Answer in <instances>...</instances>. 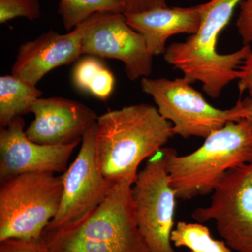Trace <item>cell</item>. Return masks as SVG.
Segmentation results:
<instances>
[{
    "label": "cell",
    "mask_w": 252,
    "mask_h": 252,
    "mask_svg": "<svg viewBox=\"0 0 252 252\" xmlns=\"http://www.w3.org/2000/svg\"><path fill=\"white\" fill-rule=\"evenodd\" d=\"M174 135L171 122L147 104L108 110L96 122V155L104 177L114 185L135 183L138 167Z\"/></svg>",
    "instance_id": "6da1fadb"
},
{
    "label": "cell",
    "mask_w": 252,
    "mask_h": 252,
    "mask_svg": "<svg viewBox=\"0 0 252 252\" xmlns=\"http://www.w3.org/2000/svg\"><path fill=\"white\" fill-rule=\"evenodd\" d=\"M243 0H210L201 4L198 32L184 42L167 46L164 59L184 73L191 84L200 81L203 91L217 98L231 81L239 79L240 67L251 54L250 45L228 54L217 52L219 35Z\"/></svg>",
    "instance_id": "7a4b0ae2"
},
{
    "label": "cell",
    "mask_w": 252,
    "mask_h": 252,
    "mask_svg": "<svg viewBox=\"0 0 252 252\" xmlns=\"http://www.w3.org/2000/svg\"><path fill=\"white\" fill-rule=\"evenodd\" d=\"M131 188L116 185L107 198L81 218L42 235L49 252H150L137 228Z\"/></svg>",
    "instance_id": "3957f363"
},
{
    "label": "cell",
    "mask_w": 252,
    "mask_h": 252,
    "mask_svg": "<svg viewBox=\"0 0 252 252\" xmlns=\"http://www.w3.org/2000/svg\"><path fill=\"white\" fill-rule=\"evenodd\" d=\"M169 182L176 197L187 200L214 192L230 169L252 162V130L246 119L214 131L186 156L162 147Z\"/></svg>",
    "instance_id": "277c9868"
},
{
    "label": "cell",
    "mask_w": 252,
    "mask_h": 252,
    "mask_svg": "<svg viewBox=\"0 0 252 252\" xmlns=\"http://www.w3.org/2000/svg\"><path fill=\"white\" fill-rule=\"evenodd\" d=\"M62 175L30 172L1 182L0 242L9 239L40 240L59 212Z\"/></svg>",
    "instance_id": "5b68a950"
},
{
    "label": "cell",
    "mask_w": 252,
    "mask_h": 252,
    "mask_svg": "<svg viewBox=\"0 0 252 252\" xmlns=\"http://www.w3.org/2000/svg\"><path fill=\"white\" fill-rule=\"evenodd\" d=\"M141 87L152 96L164 119L172 123V132L184 138H206L230 122L246 119L248 112L243 100L234 107L221 110L208 103L185 77L174 80L166 78H142Z\"/></svg>",
    "instance_id": "8992f818"
},
{
    "label": "cell",
    "mask_w": 252,
    "mask_h": 252,
    "mask_svg": "<svg viewBox=\"0 0 252 252\" xmlns=\"http://www.w3.org/2000/svg\"><path fill=\"white\" fill-rule=\"evenodd\" d=\"M137 228L150 252H176L172 246L176 194L162 149L149 158L131 188Z\"/></svg>",
    "instance_id": "52a82bcc"
},
{
    "label": "cell",
    "mask_w": 252,
    "mask_h": 252,
    "mask_svg": "<svg viewBox=\"0 0 252 252\" xmlns=\"http://www.w3.org/2000/svg\"><path fill=\"white\" fill-rule=\"evenodd\" d=\"M192 217L212 220L225 243L237 252H252V162L230 169L215 189L210 205Z\"/></svg>",
    "instance_id": "ba28073f"
},
{
    "label": "cell",
    "mask_w": 252,
    "mask_h": 252,
    "mask_svg": "<svg viewBox=\"0 0 252 252\" xmlns=\"http://www.w3.org/2000/svg\"><path fill=\"white\" fill-rule=\"evenodd\" d=\"M82 55L122 61L131 81L148 77L152 72L153 56L145 39L127 24L124 14L100 13L89 18Z\"/></svg>",
    "instance_id": "9c48e42d"
},
{
    "label": "cell",
    "mask_w": 252,
    "mask_h": 252,
    "mask_svg": "<svg viewBox=\"0 0 252 252\" xmlns=\"http://www.w3.org/2000/svg\"><path fill=\"white\" fill-rule=\"evenodd\" d=\"M95 134L96 123L83 136L77 158L62 175L61 206L46 228H56L81 218L102 203L115 187L99 168Z\"/></svg>",
    "instance_id": "30bf717a"
},
{
    "label": "cell",
    "mask_w": 252,
    "mask_h": 252,
    "mask_svg": "<svg viewBox=\"0 0 252 252\" xmlns=\"http://www.w3.org/2000/svg\"><path fill=\"white\" fill-rule=\"evenodd\" d=\"M21 117L0 131V182L30 172H64L81 142L62 146L36 144L28 139Z\"/></svg>",
    "instance_id": "8fae6325"
},
{
    "label": "cell",
    "mask_w": 252,
    "mask_h": 252,
    "mask_svg": "<svg viewBox=\"0 0 252 252\" xmlns=\"http://www.w3.org/2000/svg\"><path fill=\"white\" fill-rule=\"evenodd\" d=\"M34 119L26 130L29 140L41 145L81 142L97 122V114L85 104L63 97L39 98L32 107Z\"/></svg>",
    "instance_id": "7c38bea8"
},
{
    "label": "cell",
    "mask_w": 252,
    "mask_h": 252,
    "mask_svg": "<svg viewBox=\"0 0 252 252\" xmlns=\"http://www.w3.org/2000/svg\"><path fill=\"white\" fill-rule=\"evenodd\" d=\"M88 20L72 31L61 34L50 31L20 46L11 74L36 86L50 71L78 61Z\"/></svg>",
    "instance_id": "4fadbf2b"
},
{
    "label": "cell",
    "mask_w": 252,
    "mask_h": 252,
    "mask_svg": "<svg viewBox=\"0 0 252 252\" xmlns=\"http://www.w3.org/2000/svg\"><path fill=\"white\" fill-rule=\"evenodd\" d=\"M201 4L192 7L160 8L124 14L131 28L145 39L152 56L165 54L166 41L175 34H194L201 23Z\"/></svg>",
    "instance_id": "5bb4252c"
},
{
    "label": "cell",
    "mask_w": 252,
    "mask_h": 252,
    "mask_svg": "<svg viewBox=\"0 0 252 252\" xmlns=\"http://www.w3.org/2000/svg\"><path fill=\"white\" fill-rule=\"evenodd\" d=\"M42 92L29 83L11 75L0 77V125L9 126L14 119L31 112Z\"/></svg>",
    "instance_id": "9a60e30c"
},
{
    "label": "cell",
    "mask_w": 252,
    "mask_h": 252,
    "mask_svg": "<svg viewBox=\"0 0 252 252\" xmlns=\"http://www.w3.org/2000/svg\"><path fill=\"white\" fill-rule=\"evenodd\" d=\"M72 81L78 89L102 100L109 98L115 84L112 72L100 61L91 56L77 63Z\"/></svg>",
    "instance_id": "2e32d148"
},
{
    "label": "cell",
    "mask_w": 252,
    "mask_h": 252,
    "mask_svg": "<svg viewBox=\"0 0 252 252\" xmlns=\"http://www.w3.org/2000/svg\"><path fill=\"white\" fill-rule=\"evenodd\" d=\"M126 10V0H61L58 11L64 29L70 32L94 14H124Z\"/></svg>",
    "instance_id": "e0dca14e"
},
{
    "label": "cell",
    "mask_w": 252,
    "mask_h": 252,
    "mask_svg": "<svg viewBox=\"0 0 252 252\" xmlns=\"http://www.w3.org/2000/svg\"><path fill=\"white\" fill-rule=\"evenodd\" d=\"M171 242L177 248L190 249V252H231L225 241L212 238L209 228L201 223L178 222L172 230Z\"/></svg>",
    "instance_id": "ac0fdd59"
},
{
    "label": "cell",
    "mask_w": 252,
    "mask_h": 252,
    "mask_svg": "<svg viewBox=\"0 0 252 252\" xmlns=\"http://www.w3.org/2000/svg\"><path fill=\"white\" fill-rule=\"evenodd\" d=\"M40 16V5L38 0H0L1 24L18 17L34 21Z\"/></svg>",
    "instance_id": "d6986e66"
},
{
    "label": "cell",
    "mask_w": 252,
    "mask_h": 252,
    "mask_svg": "<svg viewBox=\"0 0 252 252\" xmlns=\"http://www.w3.org/2000/svg\"><path fill=\"white\" fill-rule=\"evenodd\" d=\"M236 26L244 45L252 44V0H243L240 3Z\"/></svg>",
    "instance_id": "ffe728a7"
},
{
    "label": "cell",
    "mask_w": 252,
    "mask_h": 252,
    "mask_svg": "<svg viewBox=\"0 0 252 252\" xmlns=\"http://www.w3.org/2000/svg\"><path fill=\"white\" fill-rule=\"evenodd\" d=\"M0 252H49L44 240L9 239L0 242Z\"/></svg>",
    "instance_id": "44dd1931"
},
{
    "label": "cell",
    "mask_w": 252,
    "mask_h": 252,
    "mask_svg": "<svg viewBox=\"0 0 252 252\" xmlns=\"http://www.w3.org/2000/svg\"><path fill=\"white\" fill-rule=\"evenodd\" d=\"M126 2L127 10L125 15L167 7L165 0H126Z\"/></svg>",
    "instance_id": "7402d4cb"
},
{
    "label": "cell",
    "mask_w": 252,
    "mask_h": 252,
    "mask_svg": "<svg viewBox=\"0 0 252 252\" xmlns=\"http://www.w3.org/2000/svg\"><path fill=\"white\" fill-rule=\"evenodd\" d=\"M238 79L240 93L247 91L249 94L248 98L252 102V51L240 67Z\"/></svg>",
    "instance_id": "603a6c76"
},
{
    "label": "cell",
    "mask_w": 252,
    "mask_h": 252,
    "mask_svg": "<svg viewBox=\"0 0 252 252\" xmlns=\"http://www.w3.org/2000/svg\"><path fill=\"white\" fill-rule=\"evenodd\" d=\"M244 106L247 109L248 112V115L246 119L248 120L249 124H250V127H251L252 130V102L247 97L246 99L243 100Z\"/></svg>",
    "instance_id": "cb8c5ba5"
}]
</instances>
